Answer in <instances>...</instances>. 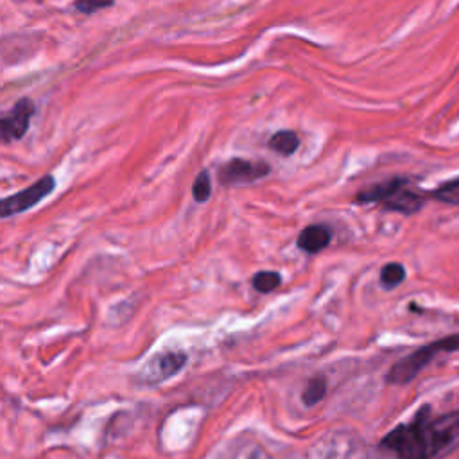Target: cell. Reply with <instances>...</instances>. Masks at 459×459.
Returning <instances> with one entry per match:
<instances>
[{
    "label": "cell",
    "mask_w": 459,
    "mask_h": 459,
    "mask_svg": "<svg viewBox=\"0 0 459 459\" xmlns=\"http://www.w3.org/2000/svg\"><path fill=\"white\" fill-rule=\"evenodd\" d=\"M455 445H459V411L432 414L429 405L380 441V446L398 459H434Z\"/></svg>",
    "instance_id": "obj_1"
},
{
    "label": "cell",
    "mask_w": 459,
    "mask_h": 459,
    "mask_svg": "<svg viewBox=\"0 0 459 459\" xmlns=\"http://www.w3.org/2000/svg\"><path fill=\"white\" fill-rule=\"evenodd\" d=\"M359 203H380L385 210L400 212L403 215L418 212L423 203L425 195L412 190L409 179L405 178H391L380 181L369 188L357 192Z\"/></svg>",
    "instance_id": "obj_2"
},
{
    "label": "cell",
    "mask_w": 459,
    "mask_h": 459,
    "mask_svg": "<svg viewBox=\"0 0 459 459\" xmlns=\"http://www.w3.org/2000/svg\"><path fill=\"white\" fill-rule=\"evenodd\" d=\"M459 350V333L437 339L427 346L418 348L411 355L403 357L400 362H396L389 373L387 382L389 384H407L411 382L436 355L446 353V351H457Z\"/></svg>",
    "instance_id": "obj_3"
},
{
    "label": "cell",
    "mask_w": 459,
    "mask_h": 459,
    "mask_svg": "<svg viewBox=\"0 0 459 459\" xmlns=\"http://www.w3.org/2000/svg\"><path fill=\"white\" fill-rule=\"evenodd\" d=\"M54 186H56V181L52 176L39 178L30 186H27L9 197H4L0 203V215L5 219V217H11V215H16V213H22V212L32 208L43 197H47L54 190Z\"/></svg>",
    "instance_id": "obj_4"
},
{
    "label": "cell",
    "mask_w": 459,
    "mask_h": 459,
    "mask_svg": "<svg viewBox=\"0 0 459 459\" xmlns=\"http://www.w3.org/2000/svg\"><path fill=\"white\" fill-rule=\"evenodd\" d=\"M271 172V167L265 161H251L244 158H231L217 170V179L224 186L253 183Z\"/></svg>",
    "instance_id": "obj_5"
},
{
    "label": "cell",
    "mask_w": 459,
    "mask_h": 459,
    "mask_svg": "<svg viewBox=\"0 0 459 459\" xmlns=\"http://www.w3.org/2000/svg\"><path fill=\"white\" fill-rule=\"evenodd\" d=\"M32 115H34V102L30 99L23 97L18 102H14L11 111H7L0 118L2 140L5 143H9L13 140H20L27 133Z\"/></svg>",
    "instance_id": "obj_6"
},
{
    "label": "cell",
    "mask_w": 459,
    "mask_h": 459,
    "mask_svg": "<svg viewBox=\"0 0 459 459\" xmlns=\"http://www.w3.org/2000/svg\"><path fill=\"white\" fill-rule=\"evenodd\" d=\"M185 360H186V357L181 351H163V353L156 355L145 368V380L149 384L161 382V380L169 378L170 375H174L176 371H179L183 368Z\"/></svg>",
    "instance_id": "obj_7"
},
{
    "label": "cell",
    "mask_w": 459,
    "mask_h": 459,
    "mask_svg": "<svg viewBox=\"0 0 459 459\" xmlns=\"http://www.w3.org/2000/svg\"><path fill=\"white\" fill-rule=\"evenodd\" d=\"M332 233L325 224H310L303 228L298 235V247L305 253H319L330 244Z\"/></svg>",
    "instance_id": "obj_8"
},
{
    "label": "cell",
    "mask_w": 459,
    "mask_h": 459,
    "mask_svg": "<svg viewBox=\"0 0 459 459\" xmlns=\"http://www.w3.org/2000/svg\"><path fill=\"white\" fill-rule=\"evenodd\" d=\"M267 145H269L276 154H280V156H290V154H294V152L298 151V147H299V138H298V134H296L294 131L283 129V131H276V133L269 138Z\"/></svg>",
    "instance_id": "obj_9"
},
{
    "label": "cell",
    "mask_w": 459,
    "mask_h": 459,
    "mask_svg": "<svg viewBox=\"0 0 459 459\" xmlns=\"http://www.w3.org/2000/svg\"><path fill=\"white\" fill-rule=\"evenodd\" d=\"M429 197H432V199H436L439 203H445V204L459 206V178L439 185L436 190H432L429 194Z\"/></svg>",
    "instance_id": "obj_10"
},
{
    "label": "cell",
    "mask_w": 459,
    "mask_h": 459,
    "mask_svg": "<svg viewBox=\"0 0 459 459\" xmlns=\"http://www.w3.org/2000/svg\"><path fill=\"white\" fill-rule=\"evenodd\" d=\"M405 278V269L402 264H396V262H391V264H385L380 271V281L385 289H393L396 285H400Z\"/></svg>",
    "instance_id": "obj_11"
},
{
    "label": "cell",
    "mask_w": 459,
    "mask_h": 459,
    "mask_svg": "<svg viewBox=\"0 0 459 459\" xmlns=\"http://www.w3.org/2000/svg\"><path fill=\"white\" fill-rule=\"evenodd\" d=\"M281 283V276L276 271H260L253 276V287L258 292H271Z\"/></svg>",
    "instance_id": "obj_12"
},
{
    "label": "cell",
    "mask_w": 459,
    "mask_h": 459,
    "mask_svg": "<svg viewBox=\"0 0 459 459\" xmlns=\"http://www.w3.org/2000/svg\"><path fill=\"white\" fill-rule=\"evenodd\" d=\"M325 393H326V380L323 377H314L307 384L301 398H303L305 405H314V403H317L325 396Z\"/></svg>",
    "instance_id": "obj_13"
},
{
    "label": "cell",
    "mask_w": 459,
    "mask_h": 459,
    "mask_svg": "<svg viewBox=\"0 0 459 459\" xmlns=\"http://www.w3.org/2000/svg\"><path fill=\"white\" fill-rule=\"evenodd\" d=\"M192 195L197 203H204L210 199L212 195V181H210V174L208 170H201L192 185Z\"/></svg>",
    "instance_id": "obj_14"
},
{
    "label": "cell",
    "mask_w": 459,
    "mask_h": 459,
    "mask_svg": "<svg viewBox=\"0 0 459 459\" xmlns=\"http://www.w3.org/2000/svg\"><path fill=\"white\" fill-rule=\"evenodd\" d=\"M113 4H115V0H75L74 7L82 14H93V13L106 9Z\"/></svg>",
    "instance_id": "obj_15"
}]
</instances>
